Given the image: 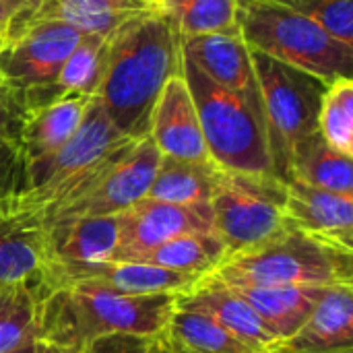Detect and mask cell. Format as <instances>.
I'll list each match as a JSON object with an SVG mask.
<instances>
[{
	"label": "cell",
	"mask_w": 353,
	"mask_h": 353,
	"mask_svg": "<svg viewBox=\"0 0 353 353\" xmlns=\"http://www.w3.org/2000/svg\"><path fill=\"white\" fill-rule=\"evenodd\" d=\"M182 74L178 31L145 10L108 35V60L97 99L126 139L149 137L153 108L172 77Z\"/></svg>",
	"instance_id": "obj_1"
},
{
	"label": "cell",
	"mask_w": 353,
	"mask_h": 353,
	"mask_svg": "<svg viewBox=\"0 0 353 353\" xmlns=\"http://www.w3.org/2000/svg\"><path fill=\"white\" fill-rule=\"evenodd\" d=\"M176 300V294L124 296L83 285L58 288L37 304V339L81 352L105 335L159 337Z\"/></svg>",
	"instance_id": "obj_2"
},
{
	"label": "cell",
	"mask_w": 353,
	"mask_h": 353,
	"mask_svg": "<svg viewBox=\"0 0 353 353\" xmlns=\"http://www.w3.org/2000/svg\"><path fill=\"white\" fill-rule=\"evenodd\" d=\"M207 277L225 285L329 288L353 283V248L310 236L294 225L228 254Z\"/></svg>",
	"instance_id": "obj_3"
},
{
	"label": "cell",
	"mask_w": 353,
	"mask_h": 353,
	"mask_svg": "<svg viewBox=\"0 0 353 353\" xmlns=\"http://www.w3.org/2000/svg\"><path fill=\"white\" fill-rule=\"evenodd\" d=\"M182 77L190 89L211 161L225 172L275 176L263 105L215 85L184 58Z\"/></svg>",
	"instance_id": "obj_4"
},
{
	"label": "cell",
	"mask_w": 353,
	"mask_h": 353,
	"mask_svg": "<svg viewBox=\"0 0 353 353\" xmlns=\"http://www.w3.org/2000/svg\"><path fill=\"white\" fill-rule=\"evenodd\" d=\"M238 27L250 50L306 70L327 83L352 79L353 48L275 0H236Z\"/></svg>",
	"instance_id": "obj_5"
},
{
	"label": "cell",
	"mask_w": 353,
	"mask_h": 353,
	"mask_svg": "<svg viewBox=\"0 0 353 353\" xmlns=\"http://www.w3.org/2000/svg\"><path fill=\"white\" fill-rule=\"evenodd\" d=\"M130 141L116 130L99 99L93 97L77 132L50 157L25 165V190L17 203L48 217L91 184L112 153Z\"/></svg>",
	"instance_id": "obj_6"
},
{
	"label": "cell",
	"mask_w": 353,
	"mask_h": 353,
	"mask_svg": "<svg viewBox=\"0 0 353 353\" xmlns=\"http://www.w3.org/2000/svg\"><path fill=\"white\" fill-rule=\"evenodd\" d=\"M250 60L261 93L273 174L288 182L294 149L319 132V116L331 83L256 50H250Z\"/></svg>",
	"instance_id": "obj_7"
},
{
	"label": "cell",
	"mask_w": 353,
	"mask_h": 353,
	"mask_svg": "<svg viewBox=\"0 0 353 353\" xmlns=\"http://www.w3.org/2000/svg\"><path fill=\"white\" fill-rule=\"evenodd\" d=\"M213 232L228 254L240 252L290 225L285 215V182L277 176L221 170L211 196Z\"/></svg>",
	"instance_id": "obj_8"
},
{
	"label": "cell",
	"mask_w": 353,
	"mask_h": 353,
	"mask_svg": "<svg viewBox=\"0 0 353 353\" xmlns=\"http://www.w3.org/2000/svg\"><path fill=\"white\" fill-rule=\"evenodd\" d=\"M161 153L151 137L126 145L105 172L74 201L56 209L46 221L66 217H103L118 215L137 201L147 196V190L157 172Z\"/></svg>",
	"instance_id": "obj_9"
},
{
	"label": "cell",
	"mask_w": 353,
	"mask_h": 353,
	"mask_svg": "<svg viewBox=\"0 0 353 353\" xmlns=\"http://www.w3.org/2000/svg\"><path fill=\"white\" fill-rule=\"evenodd\" d=\"M87 33L62 21H31L0 50V85L21 95L56 81L62 64Z\"/></svg>",
	"instance_id": "obj_10"
},
{
	"label": "cell",
	"mask_w": 353,
	"mask_h": 353,
	"mask_svg": "<svg viewBox=\"0 0 353 353\" xmlns=\"http://www.w3.org/2000/svg\"><path fill=\"white\" fill-rule=\"evenodd\" d=\"M52 271L48 221L17 201L0 205V290L29 288L37 302L46 296Z\"/></svg>",
	"instance_id": "obj_11"
},
{
	"label": "cell",
	"mask_w": 353,
	"mask_h": 353,
	"mask_svg": "<svg viewBox=\"0 0 353 353\" xmlns=\"http://www.w3.org/2000/svg\"><path fill=\"white\" fill-rule=\"evenodd\" d=\"M118 219V242L110 261H137L141 254L184 234L213 232L211 207H186L155 199H141Z\"/></svg>",
	"instance_id": "obj_12"
},
{
	"label": "cell",
	"mask_w": 353,
	"mask_h": 353,
	"mask_svg": "<svg viewBox=\"0 0 353 353\" xmlns=\"http://www.w3.org/2000/svg\"><path fill=\"white\" fill-rule=\"evenodd\" d=\"M201 281L196 275L161 269L139 261H97L79 265H52L48 277V292L83 285L95 290H108L124 296H147V294H184Z\"/></svg>",
	"instance_id": "obj_13"
},
{
	"label": "cell",
	"mask_w": 353,
	"mask_h": 353,
	"mask_svg": "<svg viewBox=\"0 0 353 353\" xmlns=\"http://www.w3.org/2000/svg\"><path fill=\"white\" fill-rule=\"evenodd\" d=\"M176 304L207 314L221 329H225L230 335H234L256 353H277L281 347V341L263 323L254 308L234 288L221 281L203 277L194 288L180 294Z\"/></svg>",
	"instance_id": "obj_14"
},
{
	"label": "cell",
	"mask_w": 353,
	"mask_h": 353,
	"mask_svg": "<svg viewBox=\"0 0 353 353\" xmlns=\"http://www.w3.org/2000/svg\"><path fill=\"white\" fill-rule=\"evenodd\" d=\"M151 141L163 157L211 161L190 89L182 74L172 77L153 108Z\"/></svg>",
	"instance_id": "obj_15"
},
{
	"label": "cell",
	"mask_w": 353,
	"mask_h": 353,
	"mask_svg": "<svg viewBox=\"0 0 353 353\" xmlns=\"http://www.w3.org/2000/svg\"><path fill=\"white\" fill-rule=\"evenodd\" d=\"M182 58L194 64L215 85L261 103L250 50L240 33H209L180 37Z\"/></svg>",
	"instance_id": "obj_16"
},
{
	"label": "cell",
	"mask_w": 353,
	"mask_h": 353,
	"mask_svg": "<svg viewBox=\"0 0 353 353\" xmlns=\"http://www.w3.org/2000/svg\"><path fill=\"white\" fill-rule=\"evenodd\" d=\"M285 215L290 225L310 236L353 248V196L288 180Z\"/></svg>",
	"instance_id": "obj_17"
},
{
	"label": "cell",
	"mask_w": 353,
	"mask_h": 353,
	"mask_svg": "<svg viewBox=\"0 0 353 353\" xmlns=\"http://www.w3.org/2000/svg\"><path fill=\"white\" fill-rule=\"evenodd\" d=\"M277 353H353V283L327 288L308 321Z\"/></svg>",
	"instance_id": "obj_18"
},
{
	"label": "cell",
	"mask_w": 353,
	"mask_h": 353,
	"mask_svg": "<svg viewBox=\"0 0 353 353\" xmlns=\"http://www.w3.org/2000/svg\"><path fill=\"white\" fill-rule=\"evenodd\" d=\"M52 265L110 261L118 242L116 215L66 217L48 221Z\"/></svg>",
	"instance_id": "obj_19"
},
{
	"label": "cell",
	"mask_w": 353,
	"mask_h": 353,
	"mask_svg": "<svg viewBox=\"0 0 353 353\" xmlns=\"http://www.w3.org/2000/svg\"><path fill=\"white\" fill-rule=\"evenodd\" d=\"M91 99L93 97L70 95L27 114L19 134V149L25 165L56 153L77 132Z\"/></svg>",
	"instance_id": "obj_20"
},
{
	"label": "cell",
	"mask_w": 353,
	"mask_h": 353,
	"mask_svg": "<svg viewBox=\"0 0 353 353\" xmlns=\"http://www.w3.org/2000/svg\"><path fill=\"white\" fill-rule=\"evenodd\" d=\"M234 288L263 319V323L283 343L296 335V331L308 321L310 312L327 292V288H252V285H230ZM331 288V285H329ZM279 352V350H277Z\"/></svg>",
	"instance_id": "obj_21"
},
{
	"label": "cell",
	"mask_w": 353,
	"mask_h": 353,
	"mask_svg": "<svg viewBox=\"0 0 353 353\" xmlns=\"http://www.w3.org/2000/svg\"><path fill=\"white\" fill-rule=\"evenodd\" d=\"M219 176L221 168L213 161H184L161 155L147 196L174 205L203 207L211 203Z\"/></svg>",
	"instance_id": "obj_22"
},
{
	"label": "cell",
	"mask_w": 353,
	"mask_h": 353,
	"mask_svg": "<svg viewBox=\"0 0 353 353\" xmlns=\"http://www.w3.org/2000/svg\"><path fill=\"white\" fill-rule=\"evenodd\" d=\"M145 10H149L147 0H39L33 19L62 21L83 33L110 35Z\"/></svg>",
	"instance_id": "obj_23"
},
{
	"label": "cell",
	"mask_w": 353,
	"mask_h": 353,
	"mask_svg": "<svg viewBox=\"0 0 353 353\" xmlns=\"http://www.w3.org/2000/svg\"><path fill=\"white\" fill-rule=\"evenodd\" d=\"M288 180L353 196V161L329 147L321 132H314L294 149Z\"/></svg>",
	"instance_id": "obj_24"
},
{
	"label": "cell",
	"mask_w": 353,
	"mask_h": 353,
	"mask_svg": "<svg viewBox=\"0 0 353 353\" xmlns=\"http://www.w3.org/2000/svg\"><path fill=\"white\" fill-rule=\"evenodd\" d=\"M159 339L172 353H256L207 314L178 304Z\"/></svg>",
	"instance_id": "obj_25"
},
{
	"label": "cell",
	"mask_w": 353,
	"mask_h": 353,
	"mask_svg": "<svg viewBox=\"0 0 353 353\" xmlns=\"http://www.w3.org/2000/svg\"><path fill=\"white\" fill-rule=\"evenodd\" d=\"M149 10L163 17L180 37L240 33L236 0H147Z\"/></svg>",
	"instance_id": "obj_26"
},
{
	"label": "cell",
	"mask_w": 353,
	"mask_h": 353,
	"mask_svg": "<svg viewBox=\"0 0 353 353\" xmlns=\"http://www.w3.org/2000/svg\"><path fill=\"white\" fill-rule=\"evenodd\" d=\"M228 256V248L215 232L184 234L141 254L137 261L161 269L207 277Z\"/></svg>",
	"instance_id": "obj_27"
},
{
	"label": "cell",
	"mask_w": 353,
	"mask_h": 353,
	"mask_svg": "<svg viewBox=\"0 0 353 353\" xmlns=\"http://www.w3.org/2000/svg\"><path fill=\"white\" fill-rule=\"evenodd\" d=\"M37 298L29 288L0 290V353L37 339Z\"/></svg>",
	"instance_id": "obj_28"
},
{
	"label": "cell",
	"mask_w": 353,
	"mask_h": 353,
	"mask_svg": "<svg viewBox=\"0 0 353 353\" xmlns=\"http://www.w3.org/2000/svg\"><path fill=\"white\" fill-rule=\"evenodd\" d=\"M319 132L329 147L353 157V79H337L329 85L319 116Z\"/></svg>",
	"instance_id": "obj_29"
},
{
	"label": "cell",
	"mask_w": 353,
	"mask_h": 353,
	"mask_svg": "<svg viewBox=\"0 0 353 353\" xmlns=\"http://www.w3.org/2000/svg\"><path fill=\"white\" fill-rule=\"evenodd\" d=\"M321 25L337 41L353 48V0H275Z\"/></svg>",
	"instance_id": "obj_30"
},
{
	"label": "cell",
	"mask_w": 353,
	"mask_h": 353,
	"mask_svg": "<svg viewBox=\"0 0 353 353\" xmlns=\"http://www.w3.org/2000/svg\"><path fill=\"white\" fill-rule=\"evenodd\" d=\"M25 190V159L17 143L0 141V205L17 201Z\"/></svg>",
	"instance_id": "obj_31"
},
{
	"label": "cell",
	"mask_w": 353,
	"mask_h": 353,
	"mask_svg": "<svg viewBox=\"0 0 353 353\" xmlns=\"http://www.w3.org/2000/svg\"><path fill=\"white\" fill-rule=\"evenodd\" d=\"M157 337H141V335H105L79 353H153Z\"/></svg>",
	"instance_id": "obj_32"
},
{
	"label": "cell",
	"mask_w": 353,
	"mask_h": 353,
	"mask_svg": "<svg viewBox=\"0 0 353 353\" xmlns=\"http://www.w3.org/2000/svg\"><path fill=\"white\" fill-rule=\"evenodd\" d=\"M23 118H25V112L19 101V95L0 85V141L19 145Z\"/></svg>",
	"instance_id": "obj_33"
},
{
	"label": "cell",
	"mask_w": 353,
	"mask_h": 353,
	"mask_svg": "<svg viewBox=\"0 0 353 353\" xmlns=\"http://www.w3.org/2000/svg\"><path fill=\"white\" fill-rule=\"evenodd\" d=\"M0 21L8 23L17 35L33 21V8L17 0H0Z\"/></svg>",
	"instance_id": "obj_34"
},
{
	"label": "cell",
	"mask_w": 353,
	"mask_h": 353,
	"mask_svg": "<svg viewBox=\"0 0 353 353\" xmlns=\"http://www.w3.org/2000/svg\"><path fill=\"white\" fill-rule=\"evenodd\" d=\"M35 353H79L68 350V347H62V345H56L52 341H43V339H35Z\"/></svg>",
	"instance_id": "obj_35"
},
{
	"label": "cell",
	"mask_w": 353,
	"mask_h": 353,
	"mask_svg": "<svg viewBox=\"0 0 353 353\" xmlns=\"http://www.w3.org/2000/svg\"><path fill=\"white\" fill-rule=\"evenodd\" d=\"M14 37V31H12V27L8 25V23H4V21H0V50L10 41Z\"/></svg>",
	"instance_id": "obj_36"
},
{
	"label": "cell",
	"mask_w": 353,
	"mask_h": 353,
	"mask_svg": "<svg viewBox=\"0 0 353 353\" xmlns=\"http://www.w3.org/2000/svg\"><path fill=\"white\" fill-rule=\"evenodd\" d=\"M6 353H35V339H29L23 345H19V347H14V350Z\"/></svg>",
	"instance_id": "obj_37"
},
{
	"label": "cell",
	"mask_w": 353,
	"mask_h": 353,
	"mask_svg": "<svg viewBox=\"0 0 353 353\" xmlns=\"http://www.w3.org/2000/svg\"><path fill=\"white\" fill-rule=\"evenodd\" d=\"M153 353H172V352H170V350L165 347V343H163V341L157 337V339H155V347H153Z\"/></svg>",
	"instance_id": "obj_38"
},
{
	"label": "cell",
	"mask_w": 353,
	"mask_h": 353,
	"mask_svg": "<svg viewBox=\"0 0 353 353\" xmlns=\"http://www.w3.org/2000/svg\"><path fill=\"white\" fill-rule=\"evenodd\" d=\"M17 2H23V4H27L29 8H33V12H35V8H37V4H39V0H17Z\"/></svg>",
	"instance_id": "obj_39"
},
{
	"label": "cell",
	"mask_w": 353,
	"mask_h": 353,
	"mask_svg": "<svg viewBox=\"0 0 353 353\" xmlns=\"http://www.w3.org/2000/svg\"><path fill=\"white\" fill-rule=\"evenodd\" d=\"M2 87H4V85H2Z\"/></svg>",
	"instance_id": "obj_40"
}]
</instances>
